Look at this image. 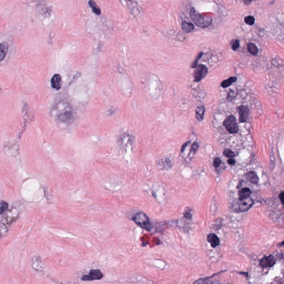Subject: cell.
<instances>
[{
	"mask_svg": "<svg viewBox=\"0 0 284 284\" xmlns=\"http://www.w3.org/2000/svg\"><path fill=\"white\" fill-rule=\"evenodd\" d=\"M52 112L53 117L58 122L66 124L71 123L75 116L72 108L68 105L66 106L65 104V106L63 107H62L61 104H58L56 107L54 108Z\"/></svg>",
	"mask_w": 284,
	"mask_h": 284,
	"instance_id": "6da1fadb",
	"label": "cell"
},
{
	"mask_svg": "<svg viewBox=\"0 0 284 284\" xmlns=\"http://www.w3.org/2000/svg\"><path fill=\"white\" fill-rule=\"evenodd\" d=\"M19 216V211L16 208H12L4 214L0 221V237L7 234L12 224L15 223Z\"/></svg>",
	"mask_w": 284,
	"mask_h": 284,
	"instance_id": "7a4b0ae2",
	"label": "cell"
},
{
	"mask_svg": "<svg viewBox=\"0 0 284 284\" xmlns=\"http://www.w3.org/2000/svg\"><path fill=\"white\" fill-rule=\"evenodd\" d=\"M191 19L197 26L201 28H205L211 25L212 19L209 16H204L200 14L194 8H192L190 11Z\"/></svg>",
	"mask_w": 284,
	"mask_h": 284,
	"instance_id": "3957f363",
	"label": "cell"
},
{
	"mask_svg": "<svg viewBox=\"0 0 284 284\" xmlns=\"http://www.w3.org/2000/svg\"><path fill=\"white\" fill-rule=\"evenodd\" d=\"M133 221L147 231H151L153 227V225L151 223L150 219L147 214L144 212H136L132 217Z\"/></svg>",
	"mask_w": 284,
	"mask_h": 284,
	"instance_id": "277c9868",
	"label": "cell"
},
{
	"mask_svg": "<svg viewBox=\"0 0 284 284\" xmlns=\"http://www.w3.org/2000/svg\"><path fill=\"white\" fill-rule=\"evenodd\" d=\"M223 125L227 129V131L232 134H235L238 132L239 128L236 120L233 116L227 117L223 123Z\"/></svg>",
	"mask_w": 284,
	"mask_h": 284,
	"instance_id": "5b68a950",
	"label": "cell"
},
{
	"mask_svg": "<svg viewBox=\"0 0 284 284\" xmlns=\"http://www.w3.org/2000/svg\"><path fill=\"white\" fill-rule=\"evenodd\" d=\"M134 141V136L128 133H124L118 139V145L122 148H125L128 145H131Z\"/></svg>",
	"mask_w": 284,
	"mask_h": 284,
	"instance_id": "8992f818",
	"label": "cell"
},
{
	"mask_svg": "<svg viewBox=\"0 0 284 284\" xmlns=\"http://www.w3.org/2000/svg\"><path fill=\"white\" fill-rule=\"evenodd\" d=\"M31 266L32 269L38 273L43 271L44 265L41 258L38 255H35L32 258Z\"/></svg>",
	"mask_w": 284,
	"mask_h": 284,
	"instance_id": "52a82bcc",
	"label": "cell"
},
{
	"mask_svg": "<svg viewBox=\"0 0 284 284\" xmlns=\"http://www.w3.org/2000/svg\"><path fill=\"white\" fill-rule=\"evenodd\" d=\"M208 68L203 65H198L197 69L194 73V81L196 82H200L201 80L203 79L208 73Z\"/></svg>",
	"mask_w": 284,
	"mask_h": 284,
	"instance_id": "ba28073f",
	"label": "cell"
},
{
	"mask_svg": "<svg viewBox=\"0 0 284 284\" xmlns=\"http://www.w3.org/2000/svg\"><path fill=\"white\" fill-rule=\"evenodd\" d=\"M103 277V274L98 269L91 270L88 275H85L82 277V280H98Z\"/></svg>",
	"mask_w": 284,
	"mask_h": 284,
	"instance_id": "9c48e42d",
	"label": "cell"
},
{
	"mask_svg": "<svg viewBox=\"0 0 284 284\" xmlns=\"http://www.w3.org/2000/svg\"><path fill=\"white\" fill-rule=\"evenodd\" d=\"M4 151L6 154H8V156H16L19 153V147L17 144L8 142L4 145Z\"/></svg>",
	"mask_w": 284,
	"mask_h": 284,
	"instance_id": "30bf717a",
	"label": "cell"
},
{
	"mask_svg": "<svg viewBox=\"0 0 284 284\" xmlns=\"http://www.w3.org/2000/svg\"><path fill=\"white\" fill-rule=\"evenodd\" d=\"M238 111L239 113V121L241 123H244L247 121L249 114V108L245 106H241L238 107Z\"/></svg>",
	"mask_w": 284,
	"mask_h": 284,
	"instance_id": "8fae6325",
	"label": "cell"
},
{
	"mask_svg": "<svg viewBox=\"0 0 284 284\" xmlns=\"http://www.w3.org/2000/svg\"><path fill=\"white\" fill-rule=\"evenodd\" d=\"M276 259L273 255H269L262 258L260 261V265L262 268H270L275 265Z\"/></svg>",
	"mask_w": 284,
	"mask_h": 284,
	"instance_id": "7c38bea8",
	"label": "cell"
},
{
	"mask_svg": "<svg viewBox=\"0 0 284 284\" xmlns=\"http://www.w3.org/2000/svg\"><path fill=\"white\" fill-rule=\"evenodd\" d=\"M254 201L250 197L244 201H242L239 204V210L240 212H247L252 207Z\"/></svg>",
	"mask_w": 284,
	"mask_h": 284,
	"instance_id": "4fadbf2b",
	"label": "cell"
},
{
	"mask_svg": "<svg viewBox=\"0 0 284 284\" xmlns=\"http://www.w3.org/2000/svg\"><path fill=\"white\" fill-rule=\"evenodd\" d=\"M51 84L53 88L56 90H60L62 87V77L60 75H54L51 78Z\"/></svg>",
	"mask_w": 284,
	"mask_h": 284,
	"instance_id": "5bb4252c",
	"label": "cell"
},
{
	"mask_svg": "<svg viewBox=\"0 0 284 284\" xmlns=\"http://www.w3.org/2000/svg\"><path fill=\"white\" fill-rule=\"evenodd\" d=\"M246 178L247 181L253 184H258L259 182V179L258 175L254 171H250L247 173L246 174Z\"/></svg>",
	"mask_w": 284,
	"mask_h": 284,
	"instance_id": "9a60e30c",
	"label": "cell"
},
{
	"mask_svg": "<svg viewBox=\"0 0 284 284\" xmlns=\"http://www.w3.org/2000/svg\"><path fill=\"white\" fill-rule=\"evenodd\" d=\"M251 194V191L248 188H244L240 190L238 192L239 201H244L249 198Z\"/></svg>",
	"mask_w": 284,
	"mask_h": 284,
	"instance_id": "2e32d148",
	"label": "cell"
},
{
	"mask_svg": "<svg viewBox=\"0 0 284 284\" xmlns=\"http://www.w3.org/2000/svg\"><path fill=\"white\" fill-rule=\"evenodd\" d=\"M207 240L212 247H216L220 244V240L215 234L211 233L208 235Z\"/></svg>",
	"mask_w": 284,
	"mask_h": 284,
	"instance_id": "e0dca14e",
	"label": "cell"
},
{
	"mask_svg": "<svg viewBox=\"0 0 284 284\" xmlns=\"http://www.w3.org/2000/svg\"><path fill=\"white\" fill-rule=\"evenodd\" d=\"M8 50V44L7 42H1L0 43V62L2 61L7 54Z\"/></svg>",
	"mask_w": 284,
	"mask_h": 284,
	"instance_id": "ac0fdd59",
	"label": "cell"
},
{
	"mask_svg": "<svg viewBox=\"0 0 284 284\" xmlns=\"http://www.w3.org/2000/svg\"><path fill=\"white\" fill-rule=\"evenodd\" d=\"M205 110V107L201 106L197 107V109L195 110V114H196V118L199 121H201L203 119Z\"/></svg>",
	"mask_w": 284,
	"mask_h": 284,
	"instance_id": "d6986e66",
	"label": "cell"
},
{
	"mask_svg": "<svg viewBox=\"0 0 284 284\" xmlns=\"http://www.w3.org/2000/svg\"><path fill=\"white\" fill-rule=\"evenodd\" d=\"M88 4H89V6H90L92 11L94 13H95L97 15H101V10L94 1H92V0L89 1L88 2Z\"/></svg>",
	"mask_w": 284,
	"mask_h": 284,
	"instance_id": "ffe728a7",
	"label": "cell"
},
{
	"mask_svg": "<svg viewBox=\"0 0 284 284\" xmlns=\"http://www.w3.org/2000/svg\"><path fill=\"white\" fill-rule=\"evenodd\" d=\"M182 29L186 33H189L194 29V26L192 23L187 22H183L182 24Z\"/></svg>",
	"mask_w": 284,
	"mask_h": 284,
	"instance_id": "44dd1931",
	"label": "cell"
},
{
	"mask_svg": "<svg viewBox=\"0 0 284 284\" xmlns=\"http://www.w3.org/2000/svg\"><path fill=\"white\" fill-rule=\"evenodd\" d=\"M236 80H237L236 77H230L229 78H228L227 80H224V81L221 82V85L224 88H227L229 87V86H230L233 83L235 82L236 81Z\"/></svg>",
	"mask_w": 284,
	"mask_h": 284,
	"instance_id": "7402d4cb",
	"label": "cell"
},
{
	"mask_svg": "<svg viewBox=\"0 0 284 284\" xmlns=\"http://www.w3.org/2000/svg\"><path fill=\"white\" fill-rule=\"evenodd\" d=\"M247 51L250 54L254 56H256L258 53V48L257 46L253 43H249L247 46Z\"/></svg>",
	"mask_w": 284,
	"mask_h": 284,
	"instance_id": "603a6c76",
	"label": "cell"
},
{
	"mask_svg": "<svg viewBox=\"0 0 284 284\" xmlns=\"http://www.w3.org/2000/svg\"><path fill=\"white\" fill-rule=\"evenodd\" d=\"M8 209V204L6 201H2L0 204V214H4L7 212Z\"/></svg>",
	"mask_w": 284,
	"mask_h": 284,
	"instance_id": "cb8c5ba5",
	"label": "cell"
},
{
	"mask_svg": "<svg viewBox=\"0 0 284 284\" xmlns=\"http://www.w3.org/2000/svg\"><path fill=\"white\" fill-rule=\"evenodd\" d=\"M193 284H212V281L210 280V277L200 279L195 281Z\"/></svg>",
	"mask_w": 284,
	"mask_h": 284,
	"instance_id": "d4e9b609",
	"label": "cell"
},
{
	"mask_svg": "<svg viewBox=\"0 0 284 284\" xmlns=\"http://www.w3.org/2000/svg\"><path fill=\"white\" fill-rule=\"evenodd\" d=\"M223 153L224 155L226 156L227 158H229V159H234V158L235 157V154L230 149H225Z\"/></svg>",
	"mask_w": 284,
	"mask_h": 284,
	"instance_id": "484cf974",
	"label": "cell"
},
{
	"mask_svg": "<svg viewBox=\"0 0 284 284\" xmlns=\"http://www.w3.org/2000/svg\"><path fill=\"white\" fill-rule=\"evenodd\" d=\"M244 21H245V22L246 24H247L249 25H253L254 23H255V19L254 17L252 16H246L245 17Z\"/></svg>",
	"mask_w": 284,
	"mask_h": 284,
	"instance_id": "4316f807",
	"label": "cell"
},
{
	"mask_svg": "<svg viewBox=\"0 0 284 284\" xmlns=\"http://www.w3.org/2000/svg\"><path fill=\"white\" fill-rule=\"evenodd\" d=\"M203 52H201V53H199L198 54L197 57L195 58V59L194 60L193 62L192 63V64L191 65V67H192V68H197V66H198V62L201 59V57L203 56Z\"/></svg>",
	"mask_w": 284,
	"mask_h": 284,
	"instance_id": "83f0119b",
	"label": "cell"
},
{
	"mask_svg": "<svg viewBox=\"0 0 284 284\" xmlns=\"http://www.w3.org/2000/svg\"><path fill=\"white\" fill-rule=\"evenodd\" d=\"M221 163V160L220 158L219 157H216L213 161V165L215 168H218V167H219Z\"/></svg>",
	"mask_w": 284,
	"mask_h": 284,
	"instance_id": "f1b7e54d",
	"label": "cell"
},
{
	"mask_svg": "<svg viewBox=\"0 0 284 284\" xmlns=\"http://www.w3.org/2000/svg\"><path fill=\"white\" fill-rule=\"evenodd\" d=\"M239 46H240V42H239V40H236L234 41V42L233 43V46H232V48H233V49L234 51H236L237 49L239 48Z\"/></svg>",
	"mask_w": 284,
	"mask_h": 284,
	"instance_id": "f546056e",
	"label": "cell"
},
{
	"mask_svg": "<svg viewBox=\"0 0 284 284\" xmlns=\"http://www.w3.org/2000/svg\"><path fill=\"white\" fill-rule=\"evenodd\" d=\"M184 217L188 219H190L192 218V211L190 210H186L184 212Z\"/></svg>",
	"mask_w": 284,
	"mask_h": 284,
	"instance_id": "4dcf8cb0",
	"label": "cell"
},
{
	"mask_svg": "<svg viewBox=\"0 0 284 284\" xmlns=\"http://www.w3.org/2000/svg\"><path fill=\"white\" fill-rule=\"evenodd\" d=\"M198 144L197 143V142H194L193 144L192 145V151L194 153H195L196 151H197L198 148Z\"/></svg>",
	"mask_w": 284,
	"mask_h": 284,
	"instance_id": "1f68e13d",
	"label": "cell"
},
{
	"mask_svg": "<svg viewBox=\"0 0 284 284\" xmlns=\"http://www.w3.org/2000/svg\"><path fill=\"white\" fill-rule=\"evenodd\" d=\"M284 192H281V193L280 194L279 196V199H280V200L281 201V203L283 204H284Z\"/></svg>",
	"mask_w": 284,
	"mask_h": 284,
	"instance_id": "d6a6232c",
	"label": "cell"
},
{
	"mask_svg": "<svg viewBox=\"0 0 284 284\" xmlns=\"http://www.w3.org/2000/svg\"><path fill=\"white\" fill-rule=\"evenodd\" d=\"M227 163L230 165H234L235 164V160L234 159H229L227 160Z\"/></svg>",
	"mask_w": 284,
	"mask_h": 284,
	"instance_id": "836d02e7",
	"label": "cell"
},
{
	"mask_svg": "<svg viewBox=\"0 0 284 284\" xmlns=\"http://www.w3.org/2000/svg\"><path fill=\"white\" fill-rule=\"evenodd\" d=\"M189 143H190V142L189 141V142H186V143L185 144H183V145L182 146V148H181V152H184V149H185V148H186V146L188 145V144H189Z\"/></svg>",
	"mask_w": 284,
	"mask_h": 284,
	"instance_id": "e575fe53",
	"label": "cell"
},
{
	"mask_svg": "<svg viewBox=\"0 0 284 284\" xmlns=\"http://www.w3.org/2000/svg\"><path fill=\"white\" fill-rule=\"evenodd\" d=\"M251 2H252V1H244V4H246V5H248V4H250Z\"/></svg>",
	"mask_w": 284,
	"mask_h": 284,
	"instance_id": "d590c367",
	"label": "cell"
},
{
	"mask_svg": "<svg viewBox=\"0 0 284 284\" xmlns=\"http://www.w3.org/2000/svg\"></svg>",
	"mask_w": 284,
	"mask_h": 284,
	"instance_id": "8d00e7d4",
	"label": "cell"
}]
</instances>
